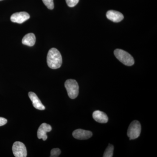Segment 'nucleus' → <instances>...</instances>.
Returning a JSON list of instances; mask_svg holds the SVG:
<instances>
[{
	"instance_id": "18",
	"label": "nucleus",
	"mask_w": 157,
	"mask_h": 157,
	"mask_svg": "<svg viewBox=\"0 0 157 157\" xmlns=\"http://www.w3.org/2000/svg\"><path fill=\"white\" fill-rule=\"evenodd\" d=\"M2 1V0H0V1Z\"/></svg>"
},
{
	"instance_id": "3",
	"label": "nucleus",
	"mask_w": 157,
	"mask_h": 157,
	"mask_svg": "<svg viewBox=\"0 0 157 157\" xmlns=\"http://www.w3.org/2000/svg\"><path fill=\"white\" fill-rule=\"evenodd\" d=\"M65 86L70 98L74 99L77 98L78 94L79 87L76 80L73 79H68L65 82Z\"/></svg>"
},
{
	"instance_id": "7",
	"label": "nucleus",
	"mask_w": 157,
	"mask_h": 157,
	"mask_svg": "<svg viewBox=\"0 0 157 157\" xmlns=\"http://www.w3.org/2000/svg\"><path fill=\"white\" fill-rule=\"evenodd\" d=\"M92 135V133L90 131L81 129L75 130L73 133V137L78 140H86L89 139Z\"/></svg>"
},
{
	"instance_id": "5",
	"label": "nucleus",
	"mask_w": 157,
	"mask_h": 157,
	"mask_svg": "<svg viewBox=\"0 0 157 157\" xmlns=\"http://www.w3.org/2000/svg\"><path fill=\"white\" fill-rule=\"evenodd\" d=\"M12 151L16 157H26L27 155L25 145L20 141L14 142L12 146Z\"/></svg>"
},
{
	"instance_id": "1",
	"label": "nucleus",
	"mask_w": 157,
	"mask_h": 157,
	"mask_svg": "<svg viewBox=\"0 0 157 157\" xmlns=\"http://www.w3.org/2000/svg\"><path fill=\"white\" fill-rule=\"evenodd\" d=\"M47 63L51 69H57L60 67L63 63L61 54L56 48H51L47 56Z\"/></svg>"
},
{
	"instance_id": "13",
	"label": "nucleus",
	"mask_w": 157,
	"mask_h": 157,
	"mask_svg": "<svg viewBox=\"0 0 157 157\" xmlns=\"http://www.w3.org/2000/svg\"><path fill=\"white\" fill-rule=\"evenodd\" d=\"M114 147L112 144H109L107 148L105 150L104 154V157H112L113 156Z\"/></svg>"
},
{
	"instance_id": "4",
	"label": "nucleus",
	"mask_w": 157,
	"mask_h": 157,
	"mask_svg": "<svg viewBox=\"0 0 157 157\" xmlns=\"http://www.w3.org/2000/svg\"><path fill=\"white\" fill-rule=\"evenodd\" d=\"M141 125L138 121L135 120L132 121L129 125L127 132V135L130 140H133L138 138L141 132Z\"/></svg>"
},
{
	"instance_id": "10",
	"label": "nucleus",
	"mask_w": 157,
	"mask_h": 157,
	"mask_svg": "<svg viewBox=\"0 0 157 157\" xmlns=\"http://www.w3.org/2000/svg\"><path fill=\"white\" fill-rule=\"evenodd\" d=\"M29 96L35 108L39 110H44L45 109V106L42 104L36 94L33 92H30L29 93Z\"/></svg>"
},
{
	"instance_id": "15",
	"label": "nucleus",
	"mask_w": 157,
	"mask_h": 157,
	"mask_svg": "<svg viewBox=\"0 0 157 157\" xmlns=\"http://www.w3.org/2000/svg\"><path fill=\"white\" fill-rule=\"evenodd\" d=\"M61 150L58 148L52 149L51 151V157H58L61 154Z\"/></svg>"
},
{
	"instance_id": "2",
	"label": "nucleus",
	"mask_w": 157,
	"mask_h": 157,
	"mask_svg": "<svg viewBox=\"0 0 157 157\" xmlns=\"http://www.w3.org/2000/svg\"><path fill=\"white\" fill-rule=\"evenodd\" d=\"M114 54L117 59L126 66H132L135 63V60L133 57L122 49H115Z\"/></svg>"
},
{
	"instance_id": "14",
	"label": "nucleus",
	"mask_w": 157,
	"mask_h": 157,
	"mask_svg": "<svg viewBox=\"0 0 157 157\" xmlns=\"http://www.w3.org/2000/svg\"><path fill=\"white\" fill-rule=\"evenodd\" d=\"M42 1L48 9L52 10L54 8L53 0H42Z\"/></svg>"
},
{
	"instance_id": "11",
	"label": "nucleus",
	"mask_w": 157,
	"mask_h": 157,
	"mask_svg": "<svg viewBox=\"0 0 157 157\" xmlns=\"http://www.w3.org/2000/svg\"><path fill=\"white\" fill-rule=\"evenodd\" d=\"M93 117L96 121L100 123H107L108 121V117L105 113L96 110L93 113Z\"/></svg>"
},
{
	"instance_id": "6",
	"label": "nucleus",
	"mask_w": 157,
	"mask_h": 157,
	"mask_svg": "<svg viewBox=\"0 0 157 157\" xmlns=\"http://www.w3.org/2000/svg\"><path fill=\"white\" fill-rule=\"evenodd\" d=\"M30 15L27 12H16L11 15V20L12 22L21 24L29 19Z\"/></svg>"
},
{
	"instance_id": "8",
	"label": "nucleus",
	"mask_w": 157,
	"mask_h": 157,
	"mask_svg": "<svg viewBox=\"0 0 157 157\" xmlns=\"http://www.w3.org/2000/svg\"><path fill=\"white\" fill-rule=\"evenodd\" d=\"M52 127L50 125L46 123H42L38 129L37 136L39 139H42L43 140H46L47 139L46 134L47 132L51 131Z\"/></svg>"
},
{
	"instance_id": "9",
	"label": "nucleus",
	"mask_w": 157,
	"mask_h": 157,
	"mask_svg": "<svg viewBox=\"0 0 157 157\" xmlns=\"http://www.w3.org/2000/svg\"><path fill=\"white\" fill-rule=\"evenodd\" d=\"M108 19L114 22H120L124 19V15L121 12L114 10H109L106 14Z\"/></svg>"
},
{
	"instance_id": "17",
	"label": "nucleus",
	"mask_w": 157,
	"mask_h": 157,
	"mask_svg": "<svg viewBox=\"0 0 157 157\" xmlns=\"http://www.w3.org/2000/svg\"><path fill=\"white\" fill-rule=\"evenodd\" d=\"M7 120L5 118L0 117V127L2 126L7 123Z\"/></svg>"
},
{
	"instance_id": "12",
	"label": "nucleus",
	"mask_w": 157,
	"mask_h": 157,
	"mask_svg": "<svg viewBox=\"0 0 157 157\" xmlns=\"http://www.w3.org/2000/svg\"><path fill=\"white\" fill-rule=\"evenodd\" d=\"M36 38L33 33H30L25 36L22 40V43L24 45L29 46H33L35 44Z\"/></svg>"
},
{
	"instance_id": "16",
	"label": "nucleus",
	"mask_w": 157,
	"mask_h": 157,
	"mask_svg": "<svg viewBox=\"0 0 157 157\" xmlns=\"http://www.w3.org/2000/svg\"><path fill=\"white\" fill-rule=\"evenodd\" d=\"M67 6L70 7H74L78 4L79 0H66Z\"/></svg>"
}]
</instances>
